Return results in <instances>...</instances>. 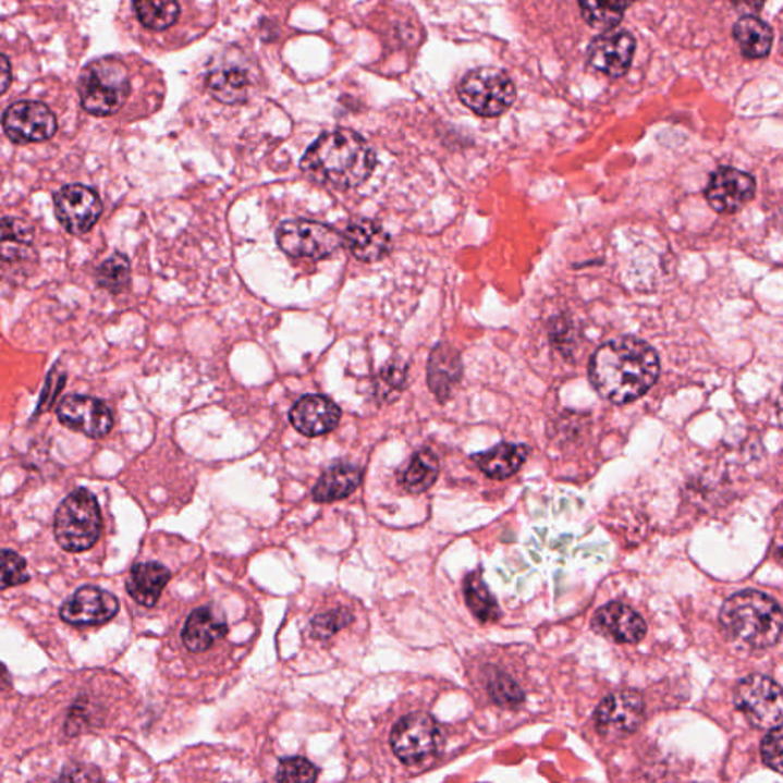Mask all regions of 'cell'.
Segmentation results:
<instances>
[{"label":"cell","instance_id":"4dcf8cb0","mask_svg":"<svg viewBox=\"0 0 783 783\" xmlns=\"http://www.w3.org/2000/svg\"><path fill=\"white\" fill-rule=\"evenodd\" d=\"M464 596L467 607L480 623L498 622L501 609L496 603L494 597L488 591L479 573H472L465 578Z\"/></svg>","mask_w":783,"mask_h":783},{"label":"cell","instance_id":"8fae6325","mask_svg":"<svg viewBox=\"0 0 783 783\" xmlns=\"http://www.w3.org/2000/svg\"><path fill=\"white\" fill-rule=\"evenodd\" d=\"M3 129L16 145L44 143L56 135L57 120L40 101H19L3 115Z\"/></svg>","mask_w":783,"mask_h":783},{"label":"cell","instance_id":"ab89813d","mask_svg":"<svg viewBox=\"0 0 783 783\" xmlns=\"http://www.w3.org/2000/svg\"><path fill=\"white\" fill-rule=\"evenodd\" d=\"M574 334L573 327L565 317H559V319L552 320L550 327V340L559 351L565 352L570 343L573 342L571 335Z\"/></svg>","mask_w":783,"mask_h":783},{"label":"cell","instance_id":"484cf974","mask_svg":"<svg viewBox=\"0 0 783 783\" xmlns=\"http://www.w3.org/2000/svg\"><path fill=\"white\" fill-rule=\"evenodd\" d=\"M252 86V71L240 62H225L215 68L208 77V89L224 103L240 101Z\"/></svg>","mask_w":783,"mask_h":783},{"label":"cell","instance_id":"277c9868","mask_svg":"<svg viewBox=\"0 0 783 783\" xmlns=\"http://www.w3.org/2000/svg\"><path fill=\"white\" fill-rule=\"evenodd\" d=\"M78 93L83 109L90 115H113L131 96L127 68L115 59L96 60L83 71Z\"/></svg>","mask_w":783,"mask_h":783},{"label":"cell","instance_id":"30bf717a","mask_svg":"<svg viewBox=\"0 0 783 783\" xmlns=\"http://www.w3.org/2000/svg\"><path fill=\"white\" fill-rule=\"evenodd\" d=\"M56 217L68 233L83 236L89 233L103 213V203L93 187L83 184L64 185L54 195Z\"/></svg>","mask_w":783,"mask_h":783},{"label":"cell","instance_id":"83f0119b","mask_svg":"<svg viewBox=\"0 0 783 783\" xmlns=\"http://www.w3.org/2000/svg\"><path fill=\"white\" fill-rule=\"evenodd\" d=\"M134 10L139 24L155 33L173 28L183 14L180 0H134Z\"/></svg>","mask_w":783,"mask_h":783},{"label":"cell","instance_id":"9c48e42d","mask_svg":"<svg viewBox=\"0 0 783 783\" xmlns=\"http://www.w3.org/2000/svg\"><path fill=\"white\" fill-rule=\"evenodd\" d=\"M278 244L289 256L319 260L343 247V234L320 222L296 219L279 227Z\"/></svg>","mask_w":783,"mask_h":783},{"label":"cell","instance_id":"d590c367","mask_svg":"<svg viewBox=\"0 0 783 783\" xmlns=\"http://www.w3.org/2000/svg\"><path fill=\"white\" fill-rule=\"evenodd\" d=\"M488 692H490L491 698L502 707H516L517 704L524 701V692L504 673H494L491 676V680L488 681Z\"/></svg>","mask_w":783,"mask_h":783},{"label":"cell","instance_id":"e575fe53","mask_svg":"<svg viewBox=\"0 0 783 783\" xmlns=\"http://www.w3.org/2000/svg\"><path fill=\"white\" fill-rule=\"evenodd\" d=\"M319 778V768L309 762L308 759L283 758L280 760L276 781L278 782H316Z\"/></svg>","mask_w":783,"mask_h":783},{"label":"cell","instance_id":"8d00e7d4","mask_svg":"<svg viewBox=\"0 0 783 783\" xmlns=\"http://www.w3.org/2000/svg\"><path fill=\"white\" fill-rule=\"evenodd\" d=\"M406 383V365L400 362L389 363L380 372L377 380L378 396L389 400L391 396L400 395Z\"/></svg>","mask_w":783,"mask_h":783},{"label":"cell","instance_id":"603a6c76","mask_svg":"<svg viewBox=\"0 0 783 783\" xmlns=\"http://www.w3.org/2000/svg\"><path fill=\"white\" fill-rule=\"evenodd\" d=\"M363 472L357 465L339 463L323 472L313 488L314 501L320 504L342 501L360 487Z\"/></svg>","mask_w":783,"mask_h":783},{"label":"cell","instance_id":"44dd1931","mask_svg":"<svg viewBox=\"0 0 783 783\" xmlns=\"http://www.w3.org/2000/svg\"><path fill=\"white\" fill-rule=\"evenodd\" d=\"M169 580L170 571L161 563H136L126 578L127 594L142 607L152 608L160 600Z\"/></svg>","mask_w":783,"mask_h":783},{"label":"cell","instance_id":"f35d334b","mask_svg":"<svg viewBox=\"0 0 783 783\" xmlns=\"http://www.w3.org/2000/svg\"><path fill=\"white\" fill-rule=\"evenodd\" d=\"M762 759L775 773H782V725L770 729L762 743Z\"/></svg>","mask_w":783,"mask_h":783},{"label":"cell","instance_id":"f1b7e54d","mask_svg":"<svg viewBox=\"0 0 783 783\" xmlns=\"http://www.w3.org/2000/svg\"><path fill=\"white\" fill-rule=\"evenodd\" d=\"M438 475H440V461L437 455L429 449L419 450L404 472L403 487L408 493H424L437 482Z\"/></svg>","mask_w":783,"mask_h":783},{"label":"cell","instance_id":"d4e9b609","mask_svg":"<svg viewBox=\"0 0 783 783\" xmlns=\"http://www.w3.org/2000/svg\"><path fill=\"white\" fill-rule=\"evenodd\" d=\"M528 453L527 445L502 442L487 452L473 455V461L490 478L506 479L521 470L522 465L527 461Z\"/></svg>","mask_w":783,"mask_h":783},{"label":"cell","instance_id":"cb8c5ba5","mask_svg":"<svg viewBox=\"0 0 783 783\" xmlns=\"http://www.w3.org/2000/svg\"><path fill=\"white\" fill-rule=\"evenodd\" d=\"M34 229L25 219L0 218V262H25L34 257Z\"/></svg>","mask_w":783,"mask_h":783},{"label":"cell","instance_id":"7c38bea8","mask_svg":"<svg viewBox=\"0 0 783 783\" xmlns=\"http://www.w3.org/2000/svg\"><path fill=\"white\" fill-rule=\"evenodd\" d=\"M57 418L74 432L105 438L113 427L111 408L105 401L88 395H68L57 407Z\"/></svg>","mask_w":783,"mask_h":783},{"label":"cell","instance_id":"7402d4cb","mask_svg":"<svg viewBox=\"0 0 783 783\" xmlns=\"http://www.w3.org/2000/svg\"><path fill=\"white\" fill-rule=\"evenodd\" d=\"M229 624L211 608H198L192 612L183 629L185 648L191 652H204L215 641L225 637Z\"/></svg>","mask_w":783,"mask_h":783},{"label":"cell","instance_id":"2e32d148","mask_svg":"<svg viewBox=\"0 0 783 783\" xmlns=\"http://www.w3.org/2000/svg\"><path fill=\"white\" fill-rule=\"evenodd\" d=\"M635 54V39L627 32H607L589 47L588 62L609 77H622L629 71Z\"/></svg>","mask_w":783,"mask_h":783},{"label":"cell","instance_id":"60d3db41","mask_svg":"<svg viewBox=\"0 0 783 783\" xmlns=\"http://www.w3.org/2000/svg\"><path fill=\"white\" fill-rule=\"evenodd\" d=\"M11 85V64L5 56L0 54V96L9 90Z\"/></svg>","mask_w":783,"mask_h":783},{"label":"cell","instance_id":"6da1fadb","mask_svg":"<svg viewBox=\"0 0 783 783\" xmlns=\"http://www.w3.org/2000/svg\"><path fill=\"white\" fill-rule=\"evenodd\" d=\"M660 377V358L637 337H619L592 355L589 380L604 400L627 404L641 399Z\"/></svg>","mask_w":783,"mask_h":783},{"label":"cell","instance_id":"e0dca14e","mask_svg":"<svg viewBox=\"0 0 783 783\" xmlns=\"http://www.w3.org/2000/svg\"><path fill=\"white\" fill-rule=\"evenodd\" d=\"M342 411L334 401L321 395H306L291 408L290 419L294 429L305 437H321L339 426Z\"/></svg>","mask_w":783,"mask_h":783},{"label":"cell","instance_id":"ba28073f","mask_svg":"<svg viewBox=\"0 0 783 783\" xmlns=\"http://www.w3.org/2000/svg\"><path fill=\"white\" fill-rule=\"evenodd\" d=\"M735 704L755 727L770 730L782 725L781 687L768 676L750 675L741 681Z\"/></svg>","mask_w":783,"mask_h":783},{"label":"cell","instance_id":"74e56055","mask_svg":"<svg viewBox=\"0 0 783 783\" xmlns=\"http://www.w3.org/2000/svg\"><path fill=\"white\" fill-rule=\"evenodd\" d=\"M64 383H66V374H64L63 370H59V366H54V368L49 370L36 415L44 414V412H47L48 408L54 404L57 396L63 391Z\"/></svg>","mask_w":783,"mask_h":783},{"label":"cell","instance_id":"ffe728a7","mask_svg":"<svg viewBox=\"0 0 783 783\" xmlns=\"http://www.w3.org/2000/svg\"><path fill=\"white\" fill-rule=\"evenodd\" d=\"M391 236L383 227L369 219L351 222L343 234V245L363 262H377L391 249Z\"/></svg>","mask_w":783,"mask_h":783},{"label":"cell","instance_id":"d6986e66","mask_svg":"<svg viewBox=\"0 0 783 783\" xmlns=\"http://www.w3.org/2000/svg\"><path fill=\"white\" fill-rule=\"evenodd\" d=\"M463 362L460 352L449 343L435 346L427 368V381L430 391L441 403H445L453 395L456 386L463 380Z\"/></svg>","mask_w":783,"mask_h":783},{"label":"cell","instance_id":"7bdbcfd3","mask_svg":"<svg viewBox=\"0 0 783 783\" xmlns=\"http://www.w3.org/2000/svg\"><path fill=\"white\" fill-rule=\"evenodd\" d=\"M11 687V676L9 669L5 668L2 663H0V690H7V688Z\"/></svg>","mask_w":783,"mask_h":783},{"label":"cell","instance_id":"52a82bcc","mask_svg":"<svg viewBox=\"0 0 783 783\" xmlns=\"http://www.w3.org/2000/svg\"><path fill=\"white\" fill-rule=\"evenodd\" d=\"M442 743L440 725L427 713L406 714L392 730V750L406 766L432 758L441 750Z\"/></svg>","mask_w":783,"mask_h":783},{"label":"cell","instance_id":"d6a6232c","mask_svg":"<svg viewBox=\"0 0 783 783\" xmlns=\"http://www.w3.org/2000/svg\"><path fill=\"white\" fill-rule=\"evenodd\" d=\"M29 582L26 562L22 555L11 550H0V589L13 588Z\"/></svg>","mask_w":783,"mask_h":783},{"label":"cell","instance_id":"3957f363","mask_svg":"<svg viewBox=\"0 0 783 783\" xmlns=\"http://www.w3.org/2000/svg\"><path fill=\"white\" fill-rule=\"evenodd\" d=\"M720 620L730 637L748 648H771L781 639V604L755 589L730 597L721 608Z\"/></svg>","mask_w":783,"mask_h":783},{"label":"cell","instance_id":"4fadbf2b","mask_svg":"<svg viewBox=\"0 0 783 783\" xmlns=\"http://www.w3.org/2000/svg\"><path fill=\"white\" fill-rule=\"evenodd\" d=\"M645 717V701L637 692H616L597 707L596 725L600 735L616 739L637 732Z\"/></svg>","mask_w":783,"mask_h":783},{"label":"cell","instance_id":"1f68e13d","mask_svg":"<svg viewBox=\"0 0 783 783\" xmlns=\"http://www.w3.org/2000/svg\"><path fill=\"white\" fill-rule=\"evenodd\" d=\"M131 260L123 253H113L97 270V285L111 294H121L131 285Z\"/></svg>","mask_w":783,"mask_h":783},{"label":"cell","instance_id":"ac0fdd59","mask_svg":"<svg viewBox=\"0 0 783 783\" xmlns=\"http://www.w3.org/2000/svg\"><path fill=\"white\" fill-rule=\"evenodd\" d=\"M594 629L615 643H638L646 635V623L629 607L609 603L597 611L592 620Z\"/></svg>","mask_w":783,"mask_h":783},{"label":"cell","instance_id":"7a4b0ae2","mask_svg":"<svg viewBox=\"0 0 783 783\" xmlns=\"http://www.w3.org/2000/svg\"><path fill=\"white\" fill-rule=\"evenodd\" d=\"M301 168L316 183L346 191L372 175L376 155L357 132L337 129L317 138L302 158Z\"/></svg>","mask_w":783,"mask_h":783},{"label":"cell","instance_id":"9a60e30c","mask_svg":"<svg viewBox=\"0 0 783 783\" xmlns=\"http://www.w3.org/2000/svg\"><path fill=\"white\" fill-rule=\"evenodd\" d=\"M755 178L733 168L718 169L706 187V198L711 208L724 215L739 211L755 198Z\"/></svg>","mask_w":783,"mask_h":783},{"label":"cell","instance_id":"8992f818","mask_svg":"<svg viewBox=\"0 0 783 783\" xmlns=\"http://www.w3.org/2000/svg\"><path fill=\"white\" fill-rule=\"evenodd\" d=\"M460 98L480 117H498L504 113L516 98L512 78L496 68H479L461 82Z\"/></svg>","mask_w":783,"mask_h":783},{"label":"cell","instance_id":"836d02e7","mask_svg":"<svg viewBox=\"0 0 783 783\" xmlns=\"http://www.w3.org/2000/svg\"><path fill=\"white\" fill-rule=\"evenodd\" d=\"M354 622V615L350 609L339 608L314 616L311 622V635L316 639H328L337 632L344 629Z\"/></svg>","mask_w":783,"mask_h":783},{"label":"cell","instance_id":"f546056e","mask_svg":"<svg viewBox=\"0 0 783 783\" xmlns=\"http://www.w3.org/2000/svg\"><path fill=\"white\" fill-rule=\"evenodd\" d=\"M582 16L592 28L612 32L634 0H577Z\"/></svg>","mask_w":783,"mask_h":783},{"label":"cell","instance_id":"4316f807","mask_svg":"<svg viewBox=\"0 0 783 783\" xmlns=\"http://www.w3.org/2000/svg\"><path fill=\"white\" fill-rule=\"evenodd\" d=\"M733 36L747 59H763L773 47V29L755 16H744L736 22Z\"/></svg>","mask_w":783,"mask_h":783},{"label":"cell","instance_id":"5bb4252c","mask_svg":"<svg viewBox=\"0 0 783 783\" xmlns=\"http://www.w3.org/2000/svg\"><path fill=\"white\" fill-rule=\"evenodd\" d=\"M119 611V599L113 594L97 586H82L64 601L60 616L74 626H97L111 622Z\"/></svg>","mask_w":783,"mask_h":783},{"label":"cell","instance_id":"b9f144b4","mask_svg":"<svg viewBox=\"0 0 783 783\" xmlns=\"http://www.w3.org/2000/svg\"><path fill=\"white\" fill-rule=\"evenodd\" d=\"M732 2L735 3L736 7H739V9L759 10V7L762 5L763 0H732Z\"/></svg>","mask_w":783,"mask_h":783},{"label":"cell","instance_id":"5b68a950","mask_svg":"<svg viewBox=\"0 0 783 783\" xmlns=\"http://www.w3.org/2000/svg\"><path fill=\"white\" fill-rule=\"evenodd\" d=\"M100 505L88 488L73 491L57 509L54 535L64 551H88L101 533Z\"/></svg>","mask_w":783,"mask_h":783}]
</instances>
